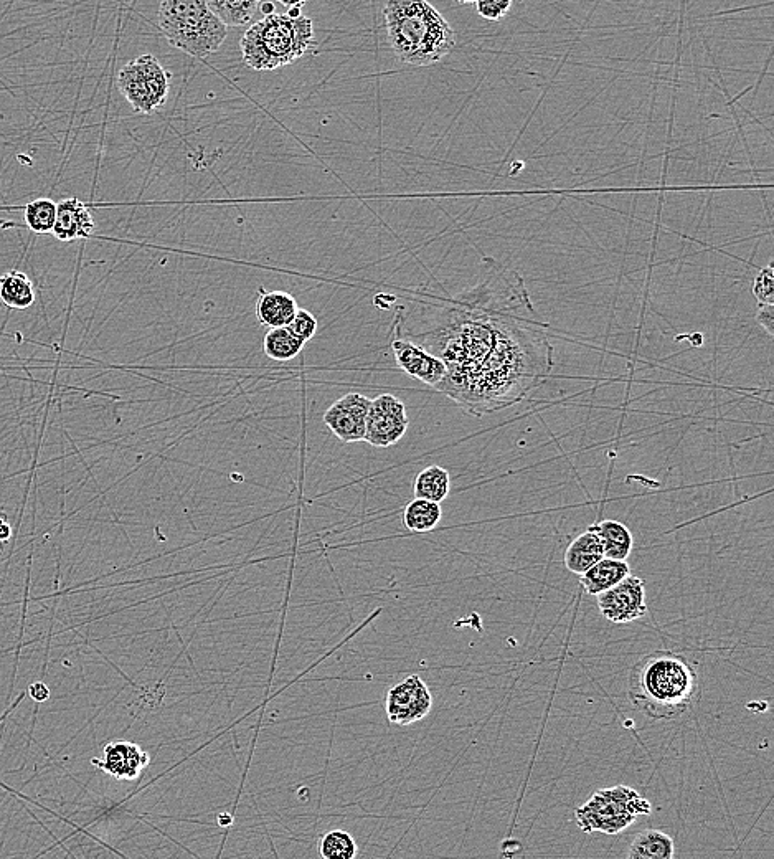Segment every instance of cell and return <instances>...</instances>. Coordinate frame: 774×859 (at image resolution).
Wrapping results in <instances>:
<instances>
[{
	"mask_svg": "<svg viewBox=\"0 0 774 859\" xmlns=\"http://www.w3.org/2000/svg\"><path fill=\"white\" fill-rule=\"evenodd\" d=\"M547 329L524 278L484 257L476 281L444 301L420 346L446 366L435 389L484 417L519 404L552 372Z\"/></svg>",
	"mask_w": 774,
	"mask_h": 859,
	"instance_id": "cell-1",
	"label": "cell"
},
{
	"mask_svg": "<svg viewBox=\"0 0 774 859\" xmlns=\"http://www.w3.org/2000/svg\"><path fill=\"white\" fill-rule=\"evenodd\" d=\"M628 694L634 708L656 721L685 716L700 699L697 666L674 651H654L642 656L629 673Z\"/></svg>",
	"mask_w": 774,
	"mask_h": 859,
	"instance_id": "cell-2",
	"label": "cell"
},
{
	"mask_svg": "<svg viewBox=\"0 0 774 859\" xmlns=\"http://www.w3.org/2000/svg\"><path fill=\"white\" fill-rule=\"evenodd\" d=\"M383 17L388 43L406 65L430 67L456 47V32L428 0H387Z\"/></svg>",
	"mask_w": 774,
	"mask_h": 859,
	"instance_id": "cell-3",
	"label": "cell"
},
{
	"mask_svg": "<svg viewBox=\"0 0 774 859\" xmlns=\"http://www.w3.org/2000/svg\"><path fill=\"white\" fill-rule=\"evenodd\" d=\"M314 45L312 20L288 14L265 15L240 40L243 62L256 72H271L296 62Z\"/></svg>",
	"mask_w": 774,
	"mask_h": 859,
	"instance_id": "cell-4",
	"label": "cell"
},
{
	"mask_svg": "<svg viewBox=\"0 0 774 859\" xmlns=\"http://www.w3.org/2000/svg\"><path fill=\"white\" fill-rule=\"evenodd\" d=\"M159 27L172 47L195 58L218 52L228 34L207 0H161Z\"/></svg>",
	"mask_w": 774,
	"mask_h": 859,
	"instance_id": "cell-5",
	"label": "cell"
},
{
	"mask_svg": "<svg viewBox=\"0 0 774 859\" xmlns=\"http://www.w3.org/2000/svg\"><path fill=\"white\" fill-rule=\"evenodd\" d=\"M652 812L649 800L626 785L600 788L575 810L576 825L583 833L619 835L639 817Z\"/></svg>",
	"mask_w": 774,
	"mask_h": 859,
	"instance_id": "cell-6",
	"label": "cell"
},
{
	"mask_svg": "<svg viewBox=\"0 0 774 859\" xmlns=\"http://www.w3.org/2000/svg\"><path fill=\"white\" fill-rule=\"evenodd\" d=\"M169 73L151 53L134 58L119 70L121 95L136 113L152 114L162 110L169 98Z\"/></svg>",
	"mask_w": 774,
	"mask_h": 859,
	"instance_id": "cell-7",
	"label": "cell"
},
{
	"mask_svg": "<svg viewBox=\"0 0 774 859\" xmlns=\"http://www.w3.org/2000/svg\"><path fill=\"white\" fill-rule=\"evenodd\" d=\"M410 420L402 400L392 394L378 395L370 400L365 418V442L375 448L397 445L408 430Z\"/></svg>",
	"mask_w": 774,
	"mask_h": 859,
	"instance_id": "cell-8",
	"label": "cell"
},
{
	"mask_svg": "<svg viewBox=\"0 0 774 859\" xmlns=\"http://www.w3.org/2000/svg\"><path fill=\"white\" fill-rule=\"evenodd\" d=\"M433 708V696L425 681L411 674L402 683L388 689L385 698L388 721L397 726H410L425 719Z\"/></svg>",
	"mask_w": 774,
	"mask_h": 859,
	"instance_id": "cell-9",
	"label": "cell"
},
{
	"mask_svg": "<svg viewBox=\"0 0 774 859\" xmlns=\"http://www.w3.org/2000/svg\"><path fill=\"white\" fill-rule=\"evenodd\" d=\"M601 615L608 622L633 623L647 615L644 580L629 574L611 589L596 595Z\"/></svg>",
	"mask_w": 774,
	"mask_h": 859,
	"instance_id": "cell-10",
	"label": "cell"
},
{
	"mask_svg": "<svg viewBox=\"0 0 774 859\" xmlns=\"http://www.w3.org/2000/svg\"><path fill=\"white\" fill-rule=\"evenodd\" d=\"M370 399L362 394L344 395L324 413V423L342 443L362 442L365 437V418Z\"/></svg>",
	"mask_w": 774,
	"mask_h": 859,
	"instance_id": "cell-11",
	"label": "cell"
},
{
	"mask_svg": "<svg viewBox=\"0 0 774 859\" xmlns=\"http://www.w3.org/2000/svg\"><path fill=\"white\" fill-rule=\"evenodd\" d=\"M392 349L397 366L413 379L420 380L430 387H436L444 379L446 375L444 362L435 354L426 351L420 344L397 337L393 339Z\"/></svg>",
	"mask_w": 774,
	"mask_h": 859,
	"instance_id": "cell-12",
	"label": "cell"
},
{
	"mask_svg": "<svg viewBox=\"0 0 774 859\" xmlns=\"http://www.w3.org/2000/svg\"><path fill=\"white\" fill-rule=\"evenodd\" d=\"M151 762L149 755L134 742L116 741L104 747L103 759H93L91 764L118 780H134Z\"/></svg>",
	"mask_w": 774,
	"mask_h": 859,
	"instance_id": "cell-13",
	"label": "cell"
},
{
	"mask_svg": "<svg viewBox=\"0 0 774 859\" xmlns=\"http://www.w3.org/2000/svg\"><path fill=\"white\" fill-rule=\"evenodd\" d=\"M95 228V220L85 202L76 197L58 202L57 220L52 232L57 240L76 242L80 238H90L95 233Z\"/></svg>",
	"mask_w": 774,
	"mask_h": 859,
	"instance_id": "cell-14",
	"label": "cell"
},
{
	"mask_svg": "<svg viewBox=\"0 0 774 859\" xmlns=\"http://www.w3.org/2000/svg\"><path fill=\"white\" fill-rule=\"evenodd\" d=\"M296 311H298V303L294 296L286 291L260 290V295L256 299V319L261 326L268 329L288 326Z\"/></svg>",
	"mask_w": 774,
	"mask_h": 859,
	"instance_id": "cell-15",
	"label": "cell"
},
{
	"mask_svg": "<svg viewBox=\"0 0 774 859\" xmlns=\"http://www.w3.org/2000/svg\"><path fill=\"white\" fill-rule=\"evenodd\" d=\"M603 557H605L603 542L595 529L590 526L568 546L563 561L572 574L581 575L596 562H600Z\"/></svg>",
	"mask_w": 774,
	"mask_h": 859,
	"instance_id": "cell-16",
	"label": "cell"
},
{
	"mask_svg": "<svg viewBox=\"0 0 774 859\" xmlns=\"http://www.w3.org/2000/svg\"><path fill=\"white\" fill-rule=\"evenodd\" d=\"M629 574L631 569L628 562L603 557L600 562L586 570L585 574L580 575V584L588 594L598 595L614 587Z\"/></svg>",
	"mask_w": 774,
	"mask_h": 859,
	"instance_id": "cell-17",
	"label": "cell"
},
{
	"mask_svg": "<svg viewBox=\"0 0 774 859\" xmlns=\"http://www.w3.org/2000/svg\"><path fill=\"white\" fill-rule=\"evenodd\" d=\"M591 527L595 529L596 534L600 536L601 542H603L605 557L616 559V561H626L631 556L634 539L628 526H624L619 521H613V519H605V521L593 524Z\"/></svg>",
	"mask_w": 774,
	"mask_h": 859,
	"instance_id": "cell-18",
	"label": "cell"
},
{
	"mask_svg": "<svg viewBox=\"0 0 774 859\" xmlns=\"http://www.w3.org/2000/svg\"><path fill=\"white\" fill-rule=\"evenodd\" d=\"M0 301L12 309H27L35 303L34 283L19 270L0 275Z\"/></svg>",
	"mask_w": 774,
	"mask_h": 859,
	"instance_id": "cell-19",
	"label": "cell"
},
{
	"mask_svg": "<svg viewBox=\"0 0 774 859\" xmlns=\"http://www.w3.org/2000/svg\"><path fill=\"white\" fill-rule=\"evenodd\" d=\"M675 856L674 840L659 830H644L629 845V859H672Z\"/></svg>",
	"mask_w": 774,
	"mask_h": 859,
	"instance_id": "cell-20",
	"label": "cell"
},
{
	"mask_svg": "<svg viewBox=\"0 0 774 859\" xmlns=\"http://www.w3.org/2000/svg\"><path fill=\"white\" fill-rule=\"evenodd\" d=\"M443 519L441 504L428 499L415 498L406 504L403 511V524L410 532H431L438 527Z\"/></svg>",
	"mask_w": 774,
	"mask_h": 859,
	"instance_id": "cell-21",
	"label": "cell"
},
{
	"mask_svg": "<svg viewBox=\"0 0 774 859\" xmlns=\"http://www.w3.org/2000/svg\"><path fill=\"white\" fill-rule=\"evenodd\" d=\"M449 491H451V476L448 470H444L441 466H428L416 475L415 485H413L415 498L428 499L441 504L448 498Z\"/></svg>",
	"mask_w": 774,
	"mask_h": 859,
	"instance_id": "cell-22",
	"label": "cell"
},
{
	"mask_svg": "<svg viewBox=\"0 0 774 859\" xmlns=\"http://www.w3.org/2000/svg\"><path fill=\"white\" fill-rule=\"evenodd\" d=\"M306 342L289 331L288 326L271 328L263 339V351L273 361L286 362L299 356Z\"/></svg>",
	"mask_w": 774,
	"mask_h": 859,
	"instance_id": "cell-23",
	"label": "cell"
},
{
	"mask_svg": "<svg viewBox=\"0 0 774 859\" xmlns=\"http://www.w3.org/2000/svg\"><path fill=\"white\" fill-rule=\"evenodd\" d=\"M207 4L227 27H241L253 19L261 0H207Z\"/></svg>",
	"mask_w": 774,
	"mask_h": 859,
	"instance_id": "cell-24",
	"label": "cell"
},
{
	"mask_svg": "<svg viewBox=\"0 0 774 859\" xmlns=\"http://www.w3.org/2000/svg\"><path fill=\"white\" fill-rule=\"evenodd\" d=\"M24 220L25 225L37 235L52 233L57 220V204L50 199L34 200L25 205Z\"/></svg>",
	"mask_w": 774,
	"mask_h": 859,
	"instance_id": "cell-25",
	"label": "cell"
},
{
	"mask_svg": "<svg viewBox=\"0 0 774 859\" xmlns=\"http://www.w3.org/2000/svg\"><path fill=\"white\" fill-rule=\"evenodd\" d=\"M319 856L324 859H352L357 856V843L347 831H327L319 840Z\"/></svg>",
	"mask_w": 774,
	"mask_h": 859,
	"instance_id": "cell-26",
	"label": "cell"
},
{
	"mask_svg": "<svg viewBox=\"0 0 774 859\" xmlns=\"http://www.w3.org/2000/svg\"><path fill=\"white\" fill-rule=\"evenodd\" d=\"M774 263L761 268L753 283V295L760 304H774Z\"/></svg>",
	"mask_w": 774,
	"mask_h": 859,
	"instance_id": "cell-27",
	"label": "cell"
},
{
	"mask_svg": "<svg viewBox=\"0 0 774 859\" xmlns=\"http://www.w3.org/2000/svg\"><path fill=\"white\" fill-rule=\"evenodd\" d=\"M288 329L303 342L311 341L317 333V319L307 309H299L288 324Z\"/></svg>",
	"mask_w": 774,
	"mask_h": 859,
	"instance_id": "cell-28",
	"label": "cell"
},
{
	"mask_svg": "<svg viewBox=\"0 0 774 859\" xmlns=\"http://www.w3.org/2000/svg\"><path fill=\"white\" fill-rule=\"evenodd\" d=\"M512 4L514 0H476V10L482 19L497 22L509 14Z\"/></svg>",
	"mask_w": 774,
	"mask_h": 859,
	"instance_id": "cell-29",
	"label": "cell"
},
{
	"mask_svg": "<svg viewBox=\"0 0 774 859\" xmlns=\"http://www.w3.org/2000/svg\"><path fill=\"white\" fill-rule=\"evenodd\" d=\"M756 323L765 329L768 336H774V304H760L756 311Z\"/></svg>",
	"mask_w": 774,
	"mask_h": 859,
	"instance_id": "cell-30",
	"label": "cell"
},
{
	"mask_svg": "<svg viewBox=\"0 0 774 859\" xmlns=\"http://www.w3.org/2000/svg\"><path fill=\"white\" fill-rule=\"evenodd\" d=\"M29 694L30 698L37 701V703H45L50 698V688H48L47 684L42 683V681H37V683L30 684Z\"/></svg>",
	"mask_w": 774,
	"mask_h": 859,
	"instance_id": "cell-31",
	"label": "cell"
},
{
	"mask_svg": "<svg viewBox=\"0 0 774 859\" xmlns=\"http://www.w3.org/2000/svg\"><path fill=\"white\" fill-rule=\"evenodd\" d=\"M12 537V524L7 521L5 514H0V542L9 541Z\"/></svg>",
	"mask_w": 774,
	"mask_h": 859,
	"instance_id": "cell-32",
	"label": "cell"
},
{
	"mask_svg": "<svg viewBox=\"0 0 774 859\" xmlns=\"http://www.w3.org/2000/svg\"><path fill=\"white\" fill-rule=\"evenodd\" d=\"M284 7H288V9H293V7H303L306 4L307 0H279Z\"/></svg>",
	"mask_w": 774,
	"mask_h": 859,
	"instance_id": "cell-33",
	"label": "cell"
},
{
	"mask_svg": "<svg viewBox=\"0 0 774 859\" xmlns=\"http://www.w3.org/2000/svg\"><path fill=\"white\" fill-rule=\"evenodd\" d=\"M261 10L265 12L266 15L274 14V5L273 4H263L261 5Z\"/></svg>",
	"mask_w": 774,
	"mask_h": 859,
	"instance_id": "cell-34",
	"label": "cell"
},
{
	"mask_svg": "<svg viewBox=\"0 0 774 859\" xmlns=\"http://www.w3.org/2000/svg\"><path fill=\"white\" fill-rule=\"evenodd\" d=\"M289 17H301V7H293L288 10Z\"/></svg>",
	"mask_w": 774,
	"mask_h": 859,
	"instance_id": "cell-35",
	"label": "cell"
},
{
	"mask_svg": "<svg viewBox=\"0 0 774 859\" xmlns=\"http://www.w3.org/2000/svg\"><path fill=\"white\" fill-rule=\"evenodd\" d=\"M458 4H476V0H456Z\"/></svg>",
	"mask_w": 774,
	"mask_h": 859,
	"instance_id": "cell-36",
	"label": "cell"
},
{
	"mask_svg": "<svg viewBox=\"0 0 774 859\" xmlns=\"http://www.w3.org/2000/svg\"><path fill=\"white\" fill-rule=\"evenodd\" d=\"M0 549H2V542H0Z\"/></svg>",
	"mask_w": 774,
	"mask_h": 859,
	"instance_id": "cell-37",
	"label": "cell"
}]
</instances>
